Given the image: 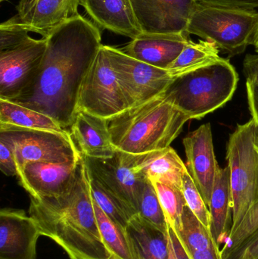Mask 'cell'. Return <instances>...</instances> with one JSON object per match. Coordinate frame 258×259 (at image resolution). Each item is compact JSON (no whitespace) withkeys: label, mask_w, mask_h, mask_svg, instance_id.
Instances as JSON below:
<instances>
[{"label":"cell","mask_w":258,"mask_h":259,"mask_svg":"<svg viewBox=\"0 0 258 259\" xmlns=\"http://www.w3.org/2000/svg\"><path fill=\"white\" fill-rule=\"evenodd\" d=\"M45 38L46 50L36 79L11 101L45 114L68 130L77 114L82 80L102 45L101 33L95 24L79 15Z\"/></svg>","instance_id":"cell-1"},{"label":"cell","mask_w":258,"mask_h":259,"mask_svg":"<svg viewBox=\"0 0 258 259\" xmlns=\"http://www.w3.org/2000/svg\"><path fill=\"white\" fill-rule=\"evenodd\" d=\"M258 231V201L247 211L239 226L226 239L221 249L223 258L231 259L242 246Z\"/></svg>","instance_id":"cell-30"},{"label":"cell","mask_w":258,"mask_h":259,"mask_svg":"<svg viewBox=\"0 0 258 259\" xmlns=\"http://www.w3.org/2000/svg\"><path fill=\"white\" fill-rule=\"evenodd\" d=\"M83 157L89 173L137 214L141 190L146 178L133 169V155L116 150L112 158Z\"/></svg>","instance_id":"cell-11"},{"label":"cell","mask_w":258,"mask_h":259,"mask_svg":"<svg viewBox=\"0 0 258 259\" xmlns=\"http://www.w3.org/2000/svg\"><path fill=\"white\" fill-rule=\"evenodd\" d=\"M80 0H20L18 18L33 33L46 37L58 26L80 15Z\"/></svg>","instance_id":"cell-17"},{"label":"cell","mask_w":258,"mask_h":259,"mask_svg":"<svg viewBox=\"0 0 258 259\" xmlns=\"http://www.w3.org/2000/svg\"><path fill=\"white\" fill-rule=\"evenodd\" d=\"M127 231L133 242L138 259H168V233L161 231L139 217L133 216Z\"/></svg>","instance_id":"cell-22"},{"label":"cell","mask_w":258,"mask_h":259,"mask_svg":"<svg viewBox=\"0 0 258 259\" xmlns=\"http://www.w3.org/2000/svg\"><path fill=\"white\" fill-rule=\"evenodd\" d=\"M31 29L21 22L18 15L12 17L0 25V52L12 50L32 39Z\"/></svg>","instance_id":"cell-32"},{"label":"cell","mask_w":258,"mask_h":259,"mask_svg":"<svg viewBox=\"0 0 258 259\" xmlns=\"http://www.w3.org/2000/svg\"><path fill=\"white\" fill-rule=\"evenodd\" d=\"M39 236L37 225L25 211H0V259H36Z\"/></svg>","instance_id":"cell-14"},{"label":"cell","mask_w":258,"mask_h":259,"mask_svg":"<svg viewBox=\"0 0 258 259\" xmlns=\"http://www.w3.org/2000/svg\"><path fill=\"white\" fill-rule=\"evenodd\" d=\"M168 240H169V257H168V259H177L176 258L175 253H174V248H173L171 239H170L169 234H168Z\"/></svg>","instance_id":"cell-40"},{"label":"cell","mask_w":258,"mask_h":259,"mask_svg":"<svg viewBox=\"0 0 258 259\" xmlns=\"http://www.w3.org/2000/svg\"><path fill=\"white\" fill-rule=\"evenodd\" d=\"M0 140L13 152L18 171L28 162H78L83 158L70 132L0 126Z\"/></svg>","instance_id":"cell-7"},{"label":"cell","mask_w":258,"mask_h":259,"mask_svg":"<svg viewBox=\"0 0 258 259\" xmlns=\"http://www.w3.org/2000/svg\"><path fill=\"white\" fill-rule=\"evenodd\" d=\"M253 46L255 49L256 53H258V24L257 28H256L255 33H254V40H253Z\"/></svg>","instance_id":"cell-41"},{"label":"cell","mask_w":258,"mask_h":259,"mask_svg":"<svg viewBox=\"0 0 258 259\" xmlns=\"http://www.w3.org/2000/svg\"><path fill=\"white\" fill-rule=\"evenodd\" d=\"M186 252L189 254L191 259H224L220 246L215 240L210 248H208L204 250L195 251V252H189L186 250Z\"/></svg>","instance_id":"cell-36"},{"label":"cell","mask_w":258,"mask_h":259,"mask_svg":"<svg viewBox=\"0 0 258 259\" xmlns=\"http://www.w3.org/2000/svg\"><path fill=\"white\" fill-rule=\"evenodd\" d=\"M137 214L145 222L160 230L168 233V225L161 205L154 184L145 179L141 190Z\"/></svg>","instance_id":"cell-29"},{"label":"cell","mask_w":258,"mask_h":259,"mask_svg":"<svg viewBox=\"0 0 258 259\" xmlns=\"http://www.w3.org/2000/svg\"><path fill=\"white\" fill-rule=\"evenodd\" d=\"M182 192L189 209L206 228L211 229L212 218L209 208L188 170L183 176Z\"/></svg>","instance_id":"cell-31"},{"label":"cell","mask_w":258,"mask_h":259,"mask_svg":"<svg viewBox=\"0 0 258 259\" xmlns=\"http://www.w3.org/2000/svg\"><path fill=\"white\" fill-rule=\"evenodd\" d=\"M151 183L157 192L168 226L176 233L178 232L181 228L182 216L186 205L183 192L162 183Z\"/></svg>","instance_id":"cell-28"},{"label":"cell","mask_w":258,"mask_h":259,"mask_svg":"<svg viewBox=\"0 0 258 259\" xmlns=\"http://www.w3.org/2000/svg\"><path fill=\"white\" fill-rule=\"evenodd\" d=\"M254 147H255L256 151L258 153V138L256 140L255 143H254Z\"/></svg>","instance_id":"cell-43"},{"label":"cell","mask_w":258,"mask_h":259,"mask_svg":"<svg viewBox=\"0 0 258 259\" xmlns=\"http://www.w3.org/2000/svg\"><path fill=\"white\" fill-rule=\"evenodd\" d=\"M0 169L6 176H18V167L13 152L3 140H0Z\"/></svg>","instance_id":"cell-34"},{"label":"cell","mask_w":258,"mask_h":259,"mask_svg":"<svg viewBox=\"0 0 258 259\" xmlns=\"http://www.w3.org/2000/svg\"><path fill=\"white\" fill-rule=\"evenodd\" d=\"M257 24L255 10L198 3L186 32L215 42L232 57L252 45Z\"/></svg>","instance_id":"cell-5"},{"label":"cell","mask_w":258,"mask_h":259,"mask_svg":"<svg viewBox=\"0 0 258 259\" xmlns=\"http://www.w3.org/2000/svg\"><path fill=\"white\" fill-rule=\"evenodd\" d=\"M0 1L3 2V1H5V0H0Z\"/></svg>","instance_id":"cell-44"},{"label":"cell","mask_w":258,"mask_h":259,"mask_svg":"<svg viewBox=\"0 0 258 259\" xmlns=\"http://www.w3.org/2000/svg\"><path fill=\"white\" fill-rule=\"evenodd\" d=\"M0 126L70 132L48 115L5 99H0Z\"/></svg>","instance_id":"cell-23"},{"label":"cell","mask_w":258,"mask_h":259,"mask_svg":"<svg viewBox=\"0 0 258 259\" xmlns=\"http://www.w3.org/2000/svg\"><path fill=\"white\" fill-rule=\"evenodd\" d=\"M212 218L211 231L218 245L225 241L230 234L229 228L232 213V193L229 166L220 168L214 184L209 204Z\"/></svg>","instance_id":"cell-21"},{"label":"cell","mask_w":258,"mask_h":259,"mask_svg":"<svg viewBox=\"0 0 258 259\" xmlns=\"http://www.w3.org/2000/svg\"><path fill=\"white\" fill-rule=\"evenodd\" d=\"M218 46L212 41L200 40L198 42L189 39L168 71L176 77L189 71L201 68L221 58Z\"/></svg>","instance_id":"cell-25"},{"label":"cell","mask_w":258,"mask_h":259,"mask_svg":"<svg viewBox=\"0 0 258 259\" xmlns=\"http://www.w3.org/2000/svg\"><path fill=\"white\" fill-rule=\"evenodd\" d=\"M30 198L29 214L40 235L57 243L71 259H115L98 228L83 157L68 191L58 197Z\"/></svg>","instance_id":"cell-2"},{"label":"cell","mask_w":258,"mask_h":259,"mask_svg":"<svg viewBox=\"0 0 258 259\" xmlns=\"http://www.w3.org/2000/svg\"><path fill=\"white\" fill-rule=\"evenodd\" d=\"M128 109L106 47L101 45L82 80L77 112L83 111L109 120Z\"/></svg>","instance_id":"cell-8"},{"label":"cell","mask_w":258,"mask_h":259,"mask_svg":"<svg viewBox=\"0 0 258 259\" xmlns=\"http://www.w3.org/2000/svg\"><path fill=\"white\" fill-rule=\"evenodd\" d=\"M105 47L129 109L162 95L175 78L168 69L130 57L120 49Z\"/></svg>","instance_id":"cell-9"},{"label":"cell","mask_w":258,"mask_h":259,"mask_svg":"<svg viewBox=\"0 0 258 259\" xmlns=\"http://www.w3.org/2000/svg\"><path fill=\"white\" fill-rule=\"evenodd\" d=\"M136 21L143 33L188 34V24L196 0H130Z\"/></svg>","instance_id":"cell-12"},{"label":"cell","mask_w":258,"mask_h":259,"mask_svg":"<svg viewBox=\"0 0 258 259\" xmlns=\"http://www.w3.org/2000/svg\"><path fill=\"white\" fill-rule=\"evenodd\" d=\"M168 234H169L170 239H171V243L174 248L176 258L191 259L189 254L185 249L184 246L182 244L178 236L169 226H168Z\"/></svg>","instance_id":"cell-38"},{"label":"cell","mask_w":258,"mask_h":259,"mask_svg":"<svg viewBox=\"0 0 258 259\" xmlns=\"http://www.w3.org/2000/svg\"><path fill=\"white\" fill-rule=\"evenodd\" d=\"M257 138L258 125L251 118L245 124H238L227 143L232 193L230 234L258 201V153L254 147Z\"/></svg>","instance_id":"cell-6"},{"label":"cell","mask_w":258,"mask_h":259,"mask_svg":"<svg viewBox=\"0 0 258 259\" xmlns=\"http://www.w3.org/2000/svg\"><path fill=\"white\" fill-rule=\"evenodd\" d=\"M46 38L30 39L0 52V99L18 98L34 81L46 50Z\"/></svg>","instance_id":"cell-10"},{"label":"cell","mask_w":258,"mask_h":259,"mask_svg":"<svg viewBox=\"0 0 258 259\" xmlns=\"http://www.w3.org/2000/svg\"><path fill=\"white\" fill-rule=\"evenodd\" d=\"M80 161L28 162L18 171V177L30 197L36 199L58 197L72 185Z\"/></svg>","instance_id":"cell-15"},{"label":"cell","mask_w":258,"mask_h":259,"mask_svg":"<svg viewBox=\"0 0 258 259\" xmlns=\"http://www.w3.org/2000/svg\"><path fill=\"white\" fill-rule=\"evenodd\" d=\"M176 234L189 252L204 250L210 248L215 241L211 229L197 219L187 205L185 206L182 216L181 228Z\"/></svg>","instance_id":"cell-27"},{"label":"cell","mask_w":258,"mask_h":259,"mask_svg":"<svg viewBox=\"0 0 258 259\" xmlns=\"http://www.w3.org/2000/svg\"><path fill=\"white\" fill-rule=\"evenodd\" d=\"M133 169L151 182H159L182 190L186 164L171 146L143 155H133Z\"/></svg>","instance_id":"cell-20"},{"label":"cell","mask_w":258,"mask_h":259,"mask_svg":"<svg viewBox=\"0 0 258 259\" xmlns=\"http://www.w3.org/2000/svg\"><path fill=\"white\" fill-rule=\"evenodd\" d=\"M88 173L91 193L94 200L114 222L127 228L132 218L137 214L124 201L103 185L93 175H91L89 170Z\"/></svg>","instance_id":"cell-26"},{"label":"cell","mask_w":258,"mask_h":259,"mask_svg":"<svg viewBox=\"0 0 258 259\" xmlns=\"http://www.w3.org/2000/svg\"><path fill=\"white\" fill-rule=\"evenodd\" d=\"M248 103L251 118L258 125V97L251 100H248Z\"/></svg>","instance_id":"cell-39"},{"label":"cell","mask_w":258,"mask_h":259,"mask_svg":"<svg viewBox=\"0 0 258 259\" xmlns=\"http://www.w3.org/2000/svg\"><path fill=\"white\" fill-rule=\"evenodd\" d=\"M69 131L83 156L109 158L116 152L106 118L80 111L76 114Z\"/></svg>","instance_id":"cell-18"},{"label":"cell","mask_w":258,"mask_h":259,"mask_svg":"<svg viewBox=\"0 0 258 259\" xmlns=\"http://www.w3.org/2000/svg\"><path fill=\"white\" fill-rule=\"evenodd\" d=\"M244 74L246 77L248 100L258 97V53L248 54L243 62Z\"/></svg>","instance_id":"cell-33"},{"label":"cell","mask_w":258,"mask_h":259,"mask_svg":"<svg viewBox=\"0 0 258 259\" xmlns=\"http://www.w3.org/2000/svg\"><path fill=\"white\" fill-rule=\"evenodd\" d=\"M239 255H248V256L258 258V231L241 247L237 253L231 259Z\"/></svg>","instance_id":"cell-37"},{"label":"cell","mask_w":258,"mask_h":259,"mask_svg":"<svg viewBox=\"0 0 258 259\" xmlns=\"http://www.w3.org/2000/svg\"><path fill=\"white\" fill-rule=\"evenodd\" d=\"M233 259H258L255 258H253V257L248 256V255H239L235 256Z\"/></svg>","instance_id":"cell-42"},{"label":"cell","mask_w":258,"mask_h":259,"mask_svg":"<svg viewBox=\"0 0 258 259\" xmlns=\"http://www.w3.org/2000/svg\"><path fill=\"white\" fill-rule=\"evenodd\" d=\"M186 168L202 196L208 207L220 166L215 155L210 123L189 133L183 139Z\"/></svg>","instance_id":"cell-13"},{"label":"cell","mask_w":258,"mask_h":259,"mask_svg":"<svg viewBox=\"0 0 258 259\" xmlns=\"http://www.w3.org/2000/svg\"><path fill=\"white\" fill-rule=\"evenodd\" d=\"M239 79L230 61L221 57L176 77L162 95L191 120H200L231 100Z\"/></svg>","instance_id":"cell-4"},{"label":"cell","mask_w":258,"mask_h":259,"mask_svg":"<svg viewBox=\"0 0 258 259\" xmlns=\"http://www.w3.org/2000/svg\"><path fill=\"white\" fill-rule=\"evenodd\" d=\"M190 119L159 96L108 120L115 150L143 155L166 149Z\"/></svg>","instance_id":"cell-3"},{"label":"cell","mask_w":258,"mask_h":259,"mask_svg":"<svg viewBox=\"0 0 258 259\" xmlns=\"http://www.w3.org/2000/svg\"><path fill=\"white\" fill-rule=\"evenodd\" d=\"M80 6L101 28L131 39L142 33L130 0H80Z\"/></svg>","instance_id":"cell-19"},{"label":"cell","mask_w":258,"mask_h":259,"mask_svg":"<svg viewBox=\"0 0 258 259\" xmlns=\"http://www.w3.org/2000/svg\"><path fill=\"white\" fill-rule=\"evenodd\" d=\"M189 35L142 32L123 48V53L141 62L168 69L189 42Z\"/></svg>","instance_id":"cell-16"},{"label":"cell","mask_w":258,"mask_h":259,"mask_svg":"<svg viewBox=\"0 0 258 259\" xmlns=\"http://www.w3.org/2000/svg\"><path fill=\"white\" fill-rule=\"evenodd\" d=\"M93 206L101 237L114 258L138 259L127 228L114 222L94 199Z\"/></svg>","instance_id":"cell-24"},{"label":"cell","mask_w":258,"mask_h":259,"mask_svg":"<svg viewBox=\"0 0 258 259\" xmlns=\"http://www.w3.org/2000/svg\"><path fill=\"white\" fill-rule=\"evenodd\" d=\"M198 3L213 6H226L254 10L258 9V0H196Z\"/></svg>","instance_id":"cell-35"}]
</instances>
